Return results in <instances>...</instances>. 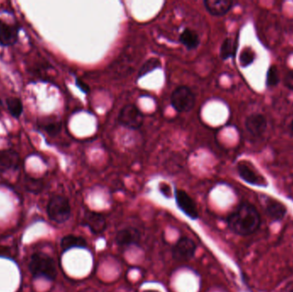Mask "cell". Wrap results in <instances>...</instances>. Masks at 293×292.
Wrapping results in <instances>:
<instances>
[{"instance_id":"d4e9b609","label":"cell","mask_w":293,"mask_h":292,"mask_svg":"<svg viewBox=\"0 0 293 292\" xmlns=\"http://www.w3.org/2000/svg\"><path fill=\"white\" fill-rule=\"evenodd\" d=\"M284 84L288 89L293 91V71L288 72L284 77Z\"/></svg>"},{"instance_id":"603a6c76","label":"cell","mask_w":293,"mask_h":292,"mask_svg":"<svg viewBox=\"0 0 293 292\" xmlns=\"http://www.w3.org/2000/svg\"><path fill=\"white\" fill-rule=\"evenodd\" d=\"M278 82H279V77H278V70L275 66H271L266 73V85L268 87H274L278 84Z\"/></svg>"},{"instance_id":"7402d4cb","label":"cell","mask_w":293,"mask_h":292,"mask_svg":"<svg viewBox=\"0 0 293 292\" xmlns=\"http://www.w3.org/2000/svg\"><path fill=\"white\" fill-rule=\"evenodd\" d=\"M255 53L251 48H244L240 53L239 62L242 67H247L255 61Z\"/></svg>"},{"instance_id":"3957f363","label":"cell","mask_w":293,"mask_h":292,"mask_svg":"<svg viewBox=\"0 0 293 292\" xmlns=\"http://www.w3.org/2000/svg\"><path fill=\"white\" fill-rule=\"evenodd\" d=\"M48 213L53 221L62 224L71 216V206L68 199L62 195H54L48 205Z\"/></svg>"},{"instance_id":"484cf974","label":"cell","mask_w":293,"mask_h":292,"mask_svg":"<svg viewBox=\"0 0 293 292\" xmlns=\"http://www.w3.org/2000/svg\"><path fill=\"white\" fill-rule=\"evenodd\" d=\"M160 189L163 195L166 196V197H171L172 195V191H171V187L166 184V183H161L160 185Z\"/></svg>"},{"instance_id":"5bb4252c","label":"cell","mask_w":293,"mask_h":292,"mask_svg":"<svg viewBox=\"0 0 293 292\" xmlns=\"http://www.w3.org/2000/svg\"><path fill=\"white\" fill-rule=\"evenodd\" d=\"M139 232L133 228H126L119 230L116 236V242L119 246H129L139 240Z\"/></svg>"},{"instance_id":"277c9868","label":"cell","mask_w":293,"mask_h":292,"mask_svg":"<svg viewBox=\"0 0 293 292\" xmlns=\"http://www.w3.org/2000/svg\"><path fill=\"white\" fill-rule=\"evenodd\" d=\"M195 95L186 86L175 89L171 98L172 106L178 112H190L195 106Z\"/></svg>"},{"instance_id":"2e32d148","label":"cell","mask_w":293,"mask_h":292,"mask_svg":"<svg viewBox=\"0 0 293 292\" xmlns=\"http://www.w3.org/2000/svg\"><path fill=\"white\" fill-rule=\"evenodd\" d=\"M179 42L184 45L188 50H193L197 48L200 44V38L195 31L190 29H185L181 34Z\"/></svg>"},{"instance_id":"4fadbf2b","label":"cell","mask_w":293,"mask_h":292,"mask_svg":"<svg viewBox=\"0 0 293 292\" xmlns=\"http://www.w3.org/2000/svg\"><path fill=\"white\" fill-rule=\"evenodd\" d=\"M84 222L93 233L101 234L107 229V221L101 213L95 212H87Z\"/></svg>"},{"instance_id":"44dd1931","label":"cell","mask_w":293,"mask_h":292,"mask_svg":"<svg viewBox=\"0 0 293 292\" xmlns=\"http://www.w3.org/2000/svg\"><path fill=\"white\" fill-rule=\"evenodd\" d=\"M24 185L28 191L35 194H38L40 192L42 191L44 188V183L41 179H36L34 177H26L24 180Z\"/></svg>"},{"instance_id":"7c38bea8","label":"cell","mask_w":293,"mask_h":292,"mask_svg":"<svg viewBox=\"0 0 293 292\" xmlns=\"http://www.w3.org/2000/svg\"><path fill=\"white\" fill-rule=\"evenodd\" d=\"M18 39V29L12 24L0 21V45L10 47L16 44Z\"/></svg>"},{"instance_id":"8fae6325","label":"cell","mask_w":293,"mask_h":292,"mask_svg":"<svg viewBox=\"0 0 293 292\" xmlns=\"http://www.w3.org/2000/svg\"><path fill=\"white\" fill-rule=\"evenodd\" d=\"M20 165V156L18 152L12 149L0 151V171L15 170Z\"/></svg>"},{"instance_id":"f1b7e54d","label":"cell","mask_w":293,"mask_h":292,"mask_svg":"<svg viewBox=\"0 0 293 292\" xmlns=\"http://www.w3.org/2000/svg\"><path fill=\"white\" fill-rule=\"evenodd\" d=\"M148 292H158V291H155V290H149V291Z\"/></svg>"},{"instance_id":"4dcf8cb0","label":"cell","mask_w":293,"mask_h":292,"mask_svg":"<svg viewBox=\"0 0 293 292\" xmlns=\"http://www.w3.org/2000/svg\"><path fill=\"white\" fill-rule=\"evenodd\" d=\"M1 104L2 103H1V100H0V105H1Z\"/></svg>"},{"instance_id":"7a4b0ae2","label":"cell","mask_w":293,"mask_h":292,"mask_svg":"<svg viewBox=\"0 0 293 292\" xmlns=\"http://www.w3.org/2000/svg\"><path fill=\"white\" fill-rule=\"evenodd\" d=\"M30 270L35 277H44L49 280H54L57 277L54 260L48 254L42 253L33 254L30 263Z\"/></svg>"},{"instance_id":"30bf717a","label":"cell","mask_w":293,"mask_h":292,"mask_svg":"<svg viewBox=\"0 0 293 292\" xmlns=\"http://www.w3.org/2000/svg\"><path fill=\"white\" fill-rule=\"evenodd\" d=\"M203 5L211 15L222 17L231 11L233 2L230 0H205Z\"/></svg>"},{"instance_id":"83f0119b","label":"cell","mask_w":293,"mask_h":292,"mask_svg":"<svg viewBox=\"0 0 293 292\" xmlns=\"http://www.w3.org/2000/svg\"><path fill=\"white\" fill-rule=\"evenodd\" d=\"M290 129H291V131H292L293 133V120L292 122H291V124H290Z\"/></svg>"},{"instance_id":"ba28073f","label":"cell","mask_w":293,"mask_h":292,"mask_svg":"<svg viewBox=\"0 0 293 292\" xmlns=\"http://www.w3.org/2000/svg\"><path fill=\"white\" fill-rule=\"evenodd\" d=\"M176 201L178 204V207L183 212L191 218H197L198 212L195 207V202L193 201L190 195L187 194L186 192L181 189L176 190Z\"/></svg>"},{"instance_id":"e0dca14e","label":"cell","mask_w":293,"mask_h":292,"mask_svg":"<svg viewBox=\"0 0 293 292\" xmlns=\"http://www.w3.org/2000/svg\"><path fill=\"white\" fill-rule=\"evenodd\" d=\"M87 247V241L82 236L68 235L63 237L61 240V248L66 251L72 248H85Z\"/></svg>"},{"instance_id":"4316f807","label":"cell","mask_w":293,"mask_h":292,"mask_svg":"<svg viewBox=\"0 0 293 292\" xmlns=\"http://www.w3.org/2000/svg\"><path fill=\"white\" fill-rule=\"evenodd\" d=\"M77 85L83 91H89V88H88L86 85H84V84L81 82L80 80H77Z\"/></svg>"},{"instance_id":"cb8c5ba5","label":"cell","mask_w":293,"mask_h":292,"mask_svg":"<svg viewBox=\"0 0 293 292\" xmlns=\"http://www.w3.org/2000/svg\"><path fill=\"white\" fill-rule=\"evenodd\" d=\"M46 132L48 133V135L52 136H55L60 132L61 130V124L60 122H54V123H50V124H47L44 127Z\"/></svg>"},{"instance_id":"6da1fadb","label":"cell","mask_w":293,"mask_h":292,"mask_svg":"<svg viewBox=\"0 0 293 292\" xmlns=\"http://www.w3.org/2000/svg\"><path fill=\"white\" fill-rule=\"evenodd\" d=\"M260 225L257 209L249 203H243L228 218V226L234 233L248 236L255 232Z\"/></svg>"},{"instance_id":"ffe728a7","label":"cell","mask_w":293,"mask_h":292,"mask_svg":"<svg viewBox=\"0 0 293 292\" xmlns=\"http://www.w3.org/2000/svg\"><path fill=\"white\" fill-rule=\"evenodd\" d=\"M160 66H161V63H160V59H156V58H151V59H148V61L144 63L142 67L140 68L138 78L144 77L154 70L160 68Z\"/></svg>"},{"instance_id":"9c48e42d","label":"cell","mask_w":293,"mask_h":292,"mask_svg":"<svg viewBox=\"0 0 293 292\" xmlns=\"http://www.w3.org/2000/svg\"><path fill=\"white\" fill-rule=\"evenodd\" d=\"M245 127L252 136H262L266 131L267 124L266 119L263 115L259 113H254L249 115L245 121Z\"/></svg>"},{"instance_id":"5b68a950","label":"cell","mask_w":293,"mask_h":292,"mask_svg":"<svg viewBox=\"0 0 293 292\" xmlns=\"http://www.w3.org/2000/svg\"><path fill=\"white\" fill-rule=\"evenodd\" d=\"M119 122L124 127L137 130L143 124V115L136 106L127 105L119 113Z\"/></svg>"},{"instance_id":"f546056e","label":"cell","mask_w":293,"mask_h":292,"mask_svg":"<svg viewBox=\"0 0 293 292\" xmlns=\"http://www.w3.org/2000/svg\"><path fill=\"white\" fill-rule=\"evenodd\" d=\"M287 292H293V289H290V290H288Z\"/></svg>"},{"instance_id":"d6986e66","label":"cell","mask_w":293,"mask_h":292,"mask_svg":"<svg viewBox=\"0 0 293 292\" xmlns=\"http://www.w3.org/2000/svg\"><path fill=\"white\" fill-rule=\"evenodd\" d=\"M6 105L8 107L10 113L14 118H18L23 113L24 111V105L19 98L9 97L6 99Z\"/></svg>"},{"instance_id":"52a82bcc","label":"cell","mask_w":293,"mask_h":292,"mask_svg":"<svg viewBox=\"0 0 293 292\" xmlns=\"http://www.w3.org/2000/svg\"><path fill=\"white\" fill-rule=\"evenodd\" d=\"M237 171L240 177L245 181L246 183L256 186H266V181L260 174H258L257 171H255L251 165L248 163L240 162L237 165Z\"/></svg>"},{"instance_id":"8992f818","label":"cell","mask_w":293,"mask_h":292,"mask_svg":"<svg viewBox=\"0 0 293 292\" xmlns=\"http://www.w3.org/2000/svg\"><path fill=\"white\" fill-rule=\"evenodd\" d=\"M195 249L196 245L191 239L181 238L173 248V257L178 260H189L195 254Z\"/></svg>"},{"instance_id":"9a60e30c","label":"cell","mask_w":293,"mask_h":292,"mask_svg":"<svg viewBox=\"0 0 293 292\" xmlns=\"http://www.w3.org/2000/svg\"><path fill=\"white\" fill-rule=\"evenodd\" d=\"M266 212L274 221H279L285 215L286 208L281 202L270 199L266 202Z\"/></svg>"},{"instance_id":"ac0fdd59","label":"cell","mask_w":293,"mask_h":292,"mask_svg":"<svg viewBox=\"0 0 293 292\" xmlns=\"http://www.w3.org/2000/svg\"><path fill=\"white\" fill-rule=\"evenodd\" d=\"M237 52V42H234L231 38L225 39L220 48V57L221 59H228L235 55Z\"/></svg>"}]
</instances>
